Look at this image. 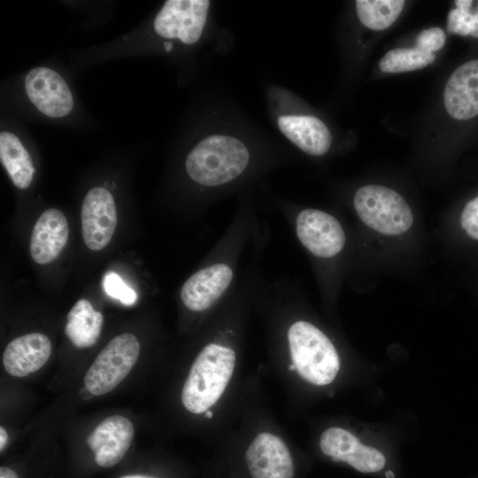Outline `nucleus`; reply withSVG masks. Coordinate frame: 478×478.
Segmentation results:
<instances>
[{"label":"nucleus","mask_w":478,"mask_h":478,"mask_svg":"<svg viewBox=\"0 0 478 478\" xmlns=\"http://www.w3.org/2000/svg\"><path fill=\"white\" fill-rule=\"evenodd\" d=\"M0 478H19L17 474L7 466L0 467Z\"/></svg>","instance_id":"obj_26"},{"label":"nucleus","mask_w":478,"mask_h":478,"mask_svg":"<svg viewBox=\"0 0 478 478\" xmlns=\"http://www.w3.org/2000/svg\"><path fill=\"white\" fill-rule=\"evenodd\" d=\"M249 160V151L240 140L215 135L202 140L189 153L186 170L196 182L214 187L237 178Z\"/></svg>","instance_id":"obj_2"},{"label":"nucleus","mask_w":478,"mask_h":478,"mask_svg":"<svg viewBox=\"0 0 478 478\" xmlns=\"http://www.w3.org/2000/svg\"><path fill=\"white\" fill-rule=\"evenodd\" d=\"M278 127L289 141L310 155H324L330 148V131L326 124L316 117L282 115L278 118Z\"/></svg>","instance_id":"obj_17"},{"label":"nucleus","mask_w":478,"mask_h":478,"mask_svg":"<svg viewBox=\"0 0 478 478\" xmlns=\"http://www.w3.org/2000/svg\"><path fill=\"white\" fill-rule=\"evenodd\" d=\"M443 100L453 119L466 120L478 115V59L464 63L451 73L445 84Z\"/></svg>","instance_id":"obj_14"},{"label":"nucleus","mask_w":478,"mask_h":478,"mask_svg":"<svg viewBox=\"0 0 478 478\" xmlns=\"http://www.w3.org/2000/svg\"><path fill=\"white\" fill-rule=\"evenodd\" d=\"M385 474L387 478H395V475L392 471H387Z\"/></svg>","instance_id":"obj_32"},{"label":"nucleus","mask_w":478,"mask_h":478,"mask_svg":"<svg viewBox=\"0 0 478 478\" xmlns=\"http://www.w3.org/2000/svg\"><path fill=\"white\" fill-rule=\"evenodd\" d=\"M320 447L333 461H343L361 473L378 472L386 463L377 449L361 443L350 431L333 427L320 436Z\"/></svg>","instance_id":"obj_10"},{"label":"nucleus","mask_w":478,"mask_h":478,"mask_svg":"<svg viewBox=\"0 0 478 478\" xmlns=\"http://www.w3.org/2000/svg\"><path fill=\"white\" fill-rule=\"evenodd\" d=\"M0 158L17 188L26 189L31 184L35 173L32 158L14 134L1 132Z\"/></svg>","instance_id":"obj_19"},{"label":"nucleus","mask_w":478,"mask_h":478,"mask_svg":"<svg viewBox=\"0 0 478 478\" xmlns=\"http://www.w3.org/2000/svg\"><path fill=\"white\" fill-rule=\"evenodd\" d=\"M204 413L206 418H212V412H211L210 410H207Z\"/></svg>","instance_id":"obj_33"},{"label":"nucleus","mask_w":478,"mask_h":478,"mask_svg":"<svg viewBox=\"0 0 478 478\" xmlns=\"http://www.w3.org/2000/svg\"><path fill=\"white\" fill-rule=\"evenodd\" d=\"M252 478H293L290 452L281 438L269 432L258 434L245 452Z\"/></svg>","instance_id":"obj_11"},{"label":"nucleus","mask_w":478,"mask_h":478,"mask_svg":"<svg viewBox=\"0 0 478 478\" xmlns=\"http://www.w3.org/2000/svg\"><path fill=\"white\" fill-rule=\"evenodd\" d=\"M69 235L66 216L58 209L45 210L38 218L31 235L30 254L38 264L53 261L66 246Z\"/></svg>","instance_id":"obj_16"},{"label":"nucleus","mask_w":478,"mask_h":478,"mask_svg":"<svg viewBox=\"0 0 478 478\" xmlns=\"http://www.w3.org/2000/svg\"><path fill=\"white\" fill-rule=\"evenodd\" d=\"M445 43V34L440 27H430L421 31L416 38L417 49L434 53L443 48Z\"/></svg>","instance_id":"obj_24"},{"label":"nucleus","mask_w":478,"mask_h":478,"mask_svg":"<svg viewBox=\"0 0 478 478\" xmlns=\"http://www.w3.org/2000/svg\"><path fill=\"white\" fill-rule=\"evenodd\" d=\"M436 59L434 53L417 48H396L388 51L380 60L379 67L384 73H403L421 69Z\"/></svg>","instance_id":"obj_21"},{"label":"nucleus","mask_w":478,"mask_h":478,"mask_svg":"<svg viewBox=\"0 0 478 478\" xmlns=\"http://www.w3.org/2000/svg\"><path fill=\"white\" fill-rule=\"evenodd\" d=\"M292 364L306 382L318 386L331 383L335 378L340 359L329 338L310 322L297 320L287 333Z\"/></svg>","instance_id":"obj_3"},{"label":"nucleus","mask_w":478,"mask_h":478,"mask_svg":"<svg viewBox=\"0 0 478 478\" xmlns=\"http://www.w3.org/2000/svg\"><path fill=\"white\" fill-rule=\"evenodd\" d=\"M164 45H165V49H166V51H170L172 50V48H173L171 42H164Z\"/></svg>","instance_id":"obj_31"},{"label":"nucleus","mask_w":478,"mask_h":478,"mask_svg":"<svg viewBox=\"0 0 478 478\" xmlns=\"http://www.w3.org/2000/svg\"><path fill=\"white\" fill-rule=\"evenodd\" d=\"M140 343L130 333L112 338L97 355L83 378L84 387L95 396L114 389L138 360Z\"/></svg>","instance_id":"obj_5"},{"label":"nucleus","mask_w":478,"mask_h":478,"mask_svg":"<svg viewBox=\"0 0 478 478\" xmlns=\"http://www.w3.org/2000/svg\"><path fill=\"white\" fill-rule=\"evenodd\" d=\"M235 352L225 345L212 343L194 360L181 390L186 410L200 414L209 410L222 396L235 369Z\"/></svg>","instance_id":"obj_1"},{"label":"nucleus","mask_w":478,"mask_h":478,"mask_svg":"<svg viewBox=\"0 0 478 478\" xmlns=\"http://www.w3.org/2000/svg\"><path fill=\"white\" fill-rule=\"evenodd\" d=\"M117 226V211L112 194L96 187L86 195L81 207V232L85 244L100 251L112 240Z\"/></svg>","instance_id":"obj_8"},{"label":"nucleus","mask_w":478,"mask_h":478,"mask_svg":"<svg viewBox=\"0 0 478 478\" xmlns=\"http://www.w3.org/2000/svg\"><path fill=\"white\" fill-rule=\"evenodd\" d=\"M25 88L29 100L44 115L64 117L73 107L71 90L60 74L48 67H35L26 76Z\"/></svg>","instance_id":"obj_9"},{"label":"nucleus","mask_w":478,"mask_h":478,"mask_svg":"<svg viewBox=\"0 0 478 478\" xmlns=\"http://www.w3.org/2000/svg\"><path fill=\"white\" fill-rule=\"evenodd\" d=\"M404 0H358L357 14L361 23L372 30L390 27L400 15Z\"/></svg>","instance_id":"obj_20"},{"label":"nucleus","mask_w":478,"mask_h":478,"mask_svg":"<svg viewBox=\"0 0 478 478\" xmlns=\"http://www.w3.org/2000/svg\"><path fill=\"white\" fill-rule=\"evenodd\" d=\"M460 226L469 237L478 241V196L464 206L460 214Z\"/></svg>","instance_id":"obj_25"},{"label":"nucleus","mask_w":478,"mask_h":478,"mask_svg":"<svg viewBox=\"0 0 478 478\" xmlns=\"http://www.w3.org/2000/svg\"><path fill=\"white\" fill-rule=\"evenodd\" d=\"M289 370H290V371L296 370V367H295V366H294L292 363L289 365Z\"/></svg>","instance_id":"obj_34"},{"label":"nucleus","mask_w":478,"mask_h":478,"mask_svg":"<svg viewBox=\"0 0 478 478\" xmlns=\"http://www.w3.org/2000/svg\"><path fill=\"white\" fill-rule=\"evenodd\" d=\"M103 322V314L95 311L89 301L80 299L67 314L65 332L76 347H90L96 343Z\"/></svg>","instance_id":"obj_18"},{"label":"nucleus","mask_w":478,"mask_h":478,"mask_svg":"<svg viewBox=\"0 0 478 478\" xmlns=\"http://www.w3.org/2000/svg\"><path fill=\"white\" fill-rule=\"evenodd\" d=\"M134 432L132 422L124 416L104 419L87 438L96 463L102 467L118 464L130 447Z\"/></svg>","instance_id":"obj_13"},{"label":"nucleus","mask_w":478,"mask_h":478,"mask_svg":"<svg viewBox=\"0 0 478 478\" xmlns=\"http://www.w3.org/2000/svg\"><path fill=\"white\" fill-rule=\"evenodd\" d=\"M447 29L453 34L478 38V12L471 13L470 10H451L447 18Z\"/></svg>","instance_id":"obj_22"},{"label":"nucleus","mask_w":478,"mask_h":478,"mask_svg":"<svg viewBox=\"0 0 478 478\" xmlns=\"http://www.w3.org/2000/svg\"><path fill=\"white\" fill-rule=\"evenodd\" d=\"M476 12H478V5H477V10H476Z\"/></svg>","instance_id":"obj_35"},{"label":"nucleus","mask_w":478,"mask_h":478,"mask_svg":"<svg viewBox=\"0 0 478 478\" xmlns=\"http://www.w3.org/2000/svg\"><path fill=\"white\" fill-rule=\"evenodd\" d=\"M104 291L110 297L119 300L124 305H133L137 301L136 292L114 272H107L103 278Z\"/></svg>","instance_id":"obj_23"},{"label":"nucleus","mask_w":478,"mask_h":478,"mask_svg":"<svg viewBox=\"0 0 478 478\" xmlns=\"http://www.w3.org/2000/svg\"><path fill=\"white\" fill-rule=\"evenodd\" d=\"M454 4L456 5V8L461 9V10H470L473 1L471 0H457L454 1Z\"/></svg>","instance_id":"obj_28"},{"label":"nucleus","mask_w":478,"mask_h":478,"mask_svg":"<svg viewBox=\"0 0 478 478\" xmlns=\"http://www.w3.org/2000/svg\"><path fill=\"white\" fill-rule=\"evenodd\" d=\"M233 278V269L227 263L216 262L203 267L183 283L181 301L191 311H205L222 297Z\"/></svg>","instance_id":"obj_12"},{"label":"nucleus","mask_w":478,"mask_h":478,"mask_svg":"<svg viewBox=\"0 0 478 478\" xmlns=\"http://www.w3.org/2000/svg\"><path fill=\"white\" fill-rule=\"evenodd\" d=\"M8 442V434L6 430L0 427V451H3Z\"/></svg>","instance_id":"obj_27"},{"label":"nucleus","mask_w":478,"mask_h":478,"mask_svg":"<svg viewBox=\"0 0 478 478\" xmlns=\"http://www.w3.org/2000/svg\"><path fill=\"white\" fill-rule=\"evenodd\" d=\"M120 478H155V477L143 475V474H128V475L121 476Z\"/></svg>","instance_id":"obj_30"},{"label":"nucleus","mask_w":478,"mask_h":478,"mask_svg":"<svg viewBox=\"0 0 478 478\" xmlns=\"http://www.w3.org/2000/svg\"><path fill=\"white\" fill-rule=\"evenodd\" d=\"M353 204L360 220L383 235L405 233L413 222L412 210L405 200L385 186L371 184L359 188Z\"/></svg>","instance_id":"obj_4"},{"label":"nucleus","mask_w":478,"mask_h":478,"mask_svg":"<svg viewBox=\"0 0 478 478\" xmlns=\"http://www.w3.org/2000/svg\"><path fill=\"white\" fill-rule=\"evenodd\" d=\"M296 234L300 243L319 258H332L345 244V234L339 221L317 209H305L298 213Z\"/></svg>","instance_id":"obj_7"},{"label":"nucleus","mask_w":478,"mask_h":478,"mask_svg":"<svg viewBox=\"0 0 478 478\" xmlns=\"http://www.w3.org/2000/svg\"><path fill=\"white\" fill-rule=\"evenodd\" d=\"M209 6L208 0H168L154 19V29L164 38L195 43L202 35Z\"/></svg>","instance_id":"obj_6"},{"label":"nucleus","mask_w":478,"mask_h":478,"mask_svg":"<svg viewBox=\"0 0 478 478\" xmlns=\"http://www.w3.org/2000/svg\"><path fill=\"white\" fill-rule=\"evenodd\" d=\"M51 350V343L45 335L30 333L19 336L10 342L4 351V367L12 376H27L47 362Z\"/></svg>","instance_id":"obj_15"},{"label":"nucleus","mask_w":478,"mask_h":478,"mask_svg":"<svg viewBox=\"0 0 478 478\" xmlns=\"http://www.w3.org/2000/svg\"><path fill=\"white\" fill-rule=\"evenodd\" d=\"M79 396L82 400H89L91 399L95 395L88 389L86 387H83L79 391Z\"/></svg>","instance_id":"obj_29"}]
</instances>
